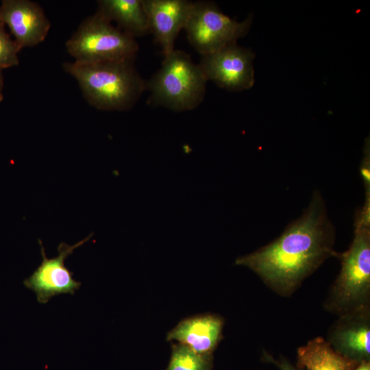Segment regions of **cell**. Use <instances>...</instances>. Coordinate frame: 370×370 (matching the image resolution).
Returning a JSON list of instances; mask_svg holds the SVG:
<instances>
[{
    "mask_svg": "<svg viewBox=\"0 0 370 370\" xmlns=\"http://www.w3.org/2000/svg\"><path fill=\"white\" fill-rule=\"evenodd\" d=\"M150 34L161 47L163 55L174 50L176 38L184 29L193 1L187 0H143Z\"/></svg>",
    "mask_w": 370,
    "mask_h": 370,
    "instance_id": "cell-10",
    "label": "cell"
},
{
    "mask_svg": "<svg viewBox=\"0 0 370 370\" xmlns=\"http://www.w3.org/2000/svg\"><path fill=\"white\" fill-rule=\"evenodd\" d=\"M134 61L67 62L62 66L77 80L90 106L101 110L126 111L135 106L146 90L147 82L137 71Z\"/></svg>",
    "mask_w": 370,
    "mask_h": 370,
    "instance_id": "cell-2",
    "label": "cell"
},
{
    "mask_svg": "<svg viewBox=\"0 0 370 370\" xmlns=\"http://www.w3.org/2000/svg\"><path fill=\"white\" fill-rule=\"evenodd\" d=\"M356 370H370L369 363H365L361 365Z\"/></svg>",
    "mask_w": 370,
    "mask_h": 370,
    "instance_id": "cell-18",
    "label": "cell"
},
{
    "mask_svg": "<svg viewBox=\"0 0 370 370\" xmlns=\"http://www.w3.org/2000/svg\"><path fill=\"white\" fill-rule=\"evenodd\" d=\"M338 340L347 350L359 355L370 353V331L367 326L348 329L340 333Z\"/></svg>",
    "mask_w": 370,
    "mask_h": 370,
    "instance_id": "cell-15",
    "label": "cell"
},
{
    "mask_svg": "<svg viewBox=\"0 0 370 370\" xmlns=\"http://www.w3.org/2000/svg\"><path fill=\"white\" fill-rule=\"evenodd\" d=\"M298 360L306 370H349L351 366L348 360L320 338L299 349Z\"/></svg>",
    "mask_w": 370,
    "mask_h": 370,
    "instance_id": "cell-13",
    "label": "cell"
},
{
    "mask_svg": "<svg viewBox=\"0 0 370 370\" xmlns=\"http://www.w3.org/2000/svg\"><path fill=\"white\" fill-rule=\"evenodd\" d=\"M251 21L249 15L238 22L223 14L213 2L194 1L184 29L190 44L204 56L246 36Z\"/></svg>",
    "mask_w": 370,
    "mask_h": 370,
    "instance_id": "cell-5",
    "label": "cell"
},
{
    "mask_svg": "<svg viewBox=\"0 0 370 370\" xmlns=\"http://www.w3.org/2000/svg\"><path fill=\"white\" fill-rule=\"evenodd\" d=\"M281 367L282 370H295L294 368L286 363L283 364Z\"/></svg>",
    "mask_w": 370,
    "mask_h": 370,
    "instance_id": "cell-19",
    "label": "cell"
},
{
    "mask_svg": "<svg viewBox=\"0 0 370 370\" xmlns=\"http://www.w3.org/2000/svg\"><path fill=\"white\" fill-rule=\"evenodd\" d=\"M66 48L79 64L136 59L138 51L136 39L96 12L81 23Z\"/></svg>",
    "mask_w": 370,
    "mask_h": 370,
    "instance_id": "cell-4",
    "label": "cell"
},
{
    "mask_svg": "<svg viewBox=\"0 0 370 370\" xmlns=\"http://www.w3.org/2000/svg\"><path fill=\"white\" fill-rule=\"evenodd\" d=\"M222 328L223 321L217 316H195L180 321L167 334L166 340L184 345L200 354L212 355Z\"/></svg>",
    "mask_w": 370,
    "mask_h": 370,
    "instance_id": "cell-11",
    "label": "cell"
},
{
    "mask_svg": "<svg viewBox=\"0 0 370 370\" xmlns=\"http://www.w3.org/2000/svg\"><path fill=\"white\" fill-rule=\"evenodd\" d=\"M334 232L323 199L316 191L303 214L279 238L235 263L251 269L269 283L290 287L333 253Z\"/></svg>",
    "mask_w": 370,
    "mask_h": 370,
    "instance_id": "cell-1",
    "label": "cell"
},
{
    "mask_svg": "<svg viewBox=\"0 0 370 370\" xmlns=\"http://www.w3.org/2000/svg\"><path fill=\"white\" fill-rule=\"evenodd\" d=\"M212 355L198 354L188 347L175 343L166 370H211Z\"/></svg>",
    "mask_w": 370,
    "mask_h": 370,
    "instance_id": "cell-14",
    "label": "cell"
},
{
    "mask_svg": "<svg viewBox=\"0 0 370 370\" xmlns=\"http://www.w3.org/2000/svg\"><path fill=\"white\" fill-rule=\"evenodd\" d=\"M91 236L70 245L61 243L58 247V255L48 258L40 241L42 261L34 273L23 282L24 285L33 291L39 303L46 304L56 295L64 293L73 295L81 286V282L73 278V272L64 265L65 259L71 255L73 251L87 242Z\"/></svg>",
    "mask_w": 370,
    "mask_h": 370,
    "instance_id": "cell-8",
    "label": "cell"
},
{
    "mask_svg": "<svg viewBox=\"0 0 370 370\" xmlns=\"http://www.w3.org/2000/svg\"><path fill=\"white\" fill-rule=\"evenodd\" d=\"M207 81L199 64L174 49L164 55L160 68L147 82L148 103L175 112L191 110L203 101Z\"/></svg>",
    "mask_w": 370,
    "mask_h": 370,
    "instance_id": "cell-3",
    "label": "cell"
},
{
    "mask_svg": "<svg viewBox=\"0 0 370 370\" xmlns=\"http://www.w3.org/2000/svg\"><path fill=\"white\" fill-rule=\"evenodd\" d=\"M3 76L2 70L0 69V101L3 99Z\"/></svg>",
    "mask_w": 370,
    "mask_h": 370,
    "instance_id": "cell-17",
    "label": "cell"
},
{
    "mask_svg": "<svg viewBox=\"0 0 370 370\" xmlns=\"http://www.w3.org/2000/svg\"><path fill=\"white\" fill-rule=\"evenodd\" d=\"M18 52L16 43L6 33L4 24L0 21V69L17 66L19 64Z\"/></svg>",
    "mask_w": 370,
    "mask_h": 370,
    "instance_id": "cell-16",
    "label": "cell"
},
{
    "mask_svg": "<svg viewBox=\"0 0 370 370\" xmlns=\"http://www.w3.org/2000/svg\"><path fill=\"white\" fill-rule=\"evenodd\" d=\"M354 238L341 255L342 269L337 280L338 297L350 301L367 291L370 284V200L356 213Z\"/></svg>",
    "mask_w": 370,
    "mask_h": 370,
    "instance_id": "cell-6",
    "label": "cell"
},
{
    "mask_svg": "<svg viewBox=\"0 0 370 370\" xmlns=\"http://www.w3.org/2000/svg\"><path fill=\"white\" fill-rule=\"evenodd\" d=\"M96 13L134 39L150 34L143 0H99Z\"/></svg>",
    "mask_w": 370,
    "mask_h": 370,
    "instance_id": "cell-12",
    "label": "cell"
},
{
    "mask_svg": "<svg viewBox=\"0 0 370 370\" xmlns=\"http://www.w3.org/2000/svg\"><path fill=\"white\" fill-rule=\"evenodd\" d=\"M254 53L236 42L201 56L199 63L207 79L230 91L251 88L254 84Z\"/></svg>",
    "mask_w": 370,
    "mask_h": 370,
    "instance_id": "cell-7",
    "label": "cell"
},
{
    "mask_svg": "<svg viewBox=\"0 0 370 370\" xmlns=\"http://www.w3.org/2000/svg\"></svg>",
    "mask_w": 370,
    "mask_h": 370,
    "instance_id": "cell-20",
    "label": "cell"
},
{
    "mask_svg": "<svg viewBox=\"0 0 370 370\" xmlns=\"http://www.w3.org/2000/svg\"><path fill=\"white\" fill-rule=\"evenodd\" d=\"M0 21L8 26L19 51L42 42L51 27L42 8L29 0H3Z\"/></svg>",
    "mask_w": 370,
    "mask_h": 370,
    "instance_id": "cell-9",
    "label": "cell"
}]
</instances>
